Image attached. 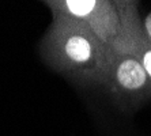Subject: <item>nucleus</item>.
Masks as SVG:
<instances>
[{
  "label": "nucleus",
  "mask_w": 151,
  "mask_h": 136,
  "mask_svg": "<svg viewBox=\"0 0 151 136\" xmlns=\"http://www.w3.org/2000/svg\"><path fill=\"white\" fill-rule=\"evenodd\" d=\"M117 78L120 84H123L127 89H139L146 82V71L142 65L135 60H125L120 64L117 70Z\"/></svg>",
  "instance_id": "f257e3e1"
},
{
  "label": "nucleus",
  "mask_w": 151,
  "mask_h": 136,
  "mask_svg": "<svg viewBox=\"0 0 151 136\" xmlns=\"http://www.w3.org/2000/svg\"><path fill=\"white\" fill-rule=\"evenodd\" d=\"M65 52L74 61H86L90 57V44L83 37L75 35L68 40Z\"/></svg>",
  "instance_id": "f03ea898"
},
{
  "label": "nucleus",
  "mask_w": 151,
  "mask_h": 136,
  "mask_svg": "<svg viewBox=\"0 0 151 136\" xmlns=\"http://www.w3.org/2000/svg\"><path fill=\"white\" fill-rule=\"evenodd\" d=\"M65 4H67L68 10L78 17H84V15L90 14L95 7V1L93 0H68Z\"/></svg>",
  "instance_id": "7ed1b4c3"
},
{
  "label": "nucleus",
  "mask_w": 151,
  "mask_h": 136,
  "mask_svg": "<svg viewBox=\"0 0 151 136\" xmlns=\"http://www.w3.org/2000/svg\"><path fill=\"white\" fill-rule=\"evenodd\" d=\"M144 68L151 75V52H147L144 56Z\"/></svg>",
  "instance_id": "20e7f679"
},
{
  "label": "nucleus",
  "mask_w": 151,
  "mask_h": 136,
  "mask_svg": "<svg viewBox=\"0 0 151 136\" xmlns=\"http://www.w3.org/2000/svg\"><path fill=\"white\" fill-rule=\"evenodd\" d=\"M146 29H147L148 34H150V37H151V14L148 15L147 19H146Z\"/></svg>",
  "instance_id": "39448f33"
}]
</instances>
